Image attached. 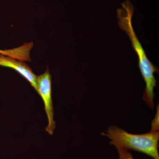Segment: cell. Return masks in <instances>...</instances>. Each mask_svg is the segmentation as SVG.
Wrapping results in <instances>:
<instances>
[{
    "label": "cell",
    "mask_w": 159,
    "mask_h": 159,
    "mask_svg": "<svg viewBox=\"0 0 159 159\" xmlns=\"http://www.w3.org/2000/svg\"><path fill=\"white\" fill-rule=\"evenodd\" d=\"M122 7L117 9L118 24L120 29L125 31L131 42L132 47L139 58V68L146 84L142 99L152 110L154 107V90L157 87V80L154 76L155 72L159 73V69L149 60L145 54L139 39L134 31L132 23L134 8L130 1L126 0L121 3Z\"/></svg>",
    "instance_id": "cell-1"
},
{
    "label": "cell",
    "mask_w": 159,
    "mask_h": 159,
    "mask_svg": "<svg viewBox=\"0 0 159 159\" xmlns=\"http://www.w3.org/2000/svg\"><path fill=\"white\" fill-rule=\"evenodd\" d=\"M101 135L110 139V144L116 148L136 151L154 159H159V131L135 134L127 132L116 125H111Z\"/></svg>",
    "instance_id": "cell-2"
},
{
    "label": "cell",
    "mask_w": 159,
    "mask_h": 159,
    "mask_svg": "<svg viewBox=\"0 0 159 159\" xmlns=\"http://www.w3.org/2000/svg\"><path fill=\"white\" fill-rule=\"evenodd\" d=\"M37 93L42 98L45 110L48 119V125L46 130L50 135H52L56 127L54 121V107L52 99L51 76L48 70L37 77Z\"/></svg>",
    "instance_id": "cell-3"
},
{
    "label": "cell",
    "mask_w": 159,
    "mask_h": 159,
    "mask_svg": "<svg viewBox=\"0 0 159 159\" xmlns=\"http://www.w3.org/2000/svg\"><path fill=\"white\" fill-rule=\"evenodd\" d=\"M0 66L14 69L25 77L37 92V77L29 66L25 63L18 61L11 56L0 55Z\"/></svg>",
    "instance_id": "cell-4"
},
{
    "label": "cell",
    "mask_w": 159,
    "mask_h": 159,
    "mask_svg": "<svg viewBox=\"0 0 159 159\" xmlns=\"http://www.w3.org/2000/svg\"><path fill=\"white\" fill-rule=\"evenodd\" d=\"M119 154V159H135L128 150L119 148H116Z\"/></svg>",
    "instance_id": "cell-5"
},
{
    "label": "cell",
    "mask_w": 159,
    "mask_h": 159,
    "mask_svg": "<svg viewBox=\"0 0 159 159\" xmlns=\"http://www.w3.org/2000/svg\"><path fill=\"white\" fill-rule=\"evenodd\" d=\"M156 115L154 118L151 124V128L150 131H159V105L157 106Z\"/></svg>",
    "instance_id": "cell-6"
}]
</instances>
